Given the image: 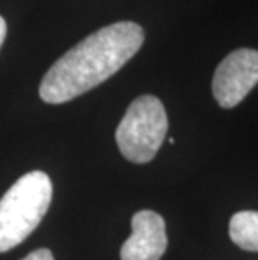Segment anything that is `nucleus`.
<instances>
[{"instance_id": "nucleus-1", "label": "nucleus", "mask_w": 258, "mask_h": 260, "mask_svg": "<svg viewBox=\"0 0 258 260\" xmlns=\"http://www.w3.org/2000/svg\"><path fill=\"white\" fill-rule=\"evenodd\" d=\"M144 30L131 20L114 22L92 32L52 64L41 82L44 103L62 104L94 89L136 56Z\"/></svg>"}, {"instance_id": "nucleus-2", "label": "nucleus", "mask_w": 258, "mask_h": 260, "mask_svg": "<svg viewBox=\"0 0 258 260\" xmlns=\"http://www.w3.org/2000/svg\"><path fill=\"white\" fill-rule=\"evenodd\" d=\"M52 181L44 171H30L15 181L0 200V253L24 242L47 213Z\"/></svg>"}, {"instance_id": "nucleus-3", "label": "nucleus", "mask_w": 258, "mask_h": 260, "mask_svg": "<svg viewBox=\"0 0 258 260\" xmlns=\"http://www.w3.org/2000/svg\"><path fill=\"white\" fill-rule=\"evenodd\" d=\"M168 133V116L156 96L144 94L129 104L116 129L121 154L133 163H150L161 148Z\"/></svg>"}, {"instance_id": "nucleus-4", "label": "nucleus", "mask_w": 258, "mask_h": 260, "mask_svg": "<svg viewBox=\"0 0 258 260\" xmlns=\"http://www.w3.org/2000/svg\"><path fill=\"white\" fill-rule=\"evenodd\" d=\"M258 84V51L237 49L225 57L213 76V96L225 109H232Z\"/></svg>"}, {"instance_id": "nucleus-5", "label": "nucleus", "mask_w": 258, "mask_h": 260, "mask_svg": "<svg viewBox=\"0 0 258 260\" xmlns=\"http://www.w3.org/2000/svg\"><path fill=\"white\" fill-rule=\"evenodd\" d=\"M133 234L121 247V260H159L166 252L168 237L163 217L141 210L131 220Z\"/></svg>"}, {"instance_id": "nucleus-6", "label": "nucleus", "mask_w": 258, "mask_h": 260, "mask_svg": "<svg viewBox=\"0 0 258 260\" xmlns=\"http://www.w3.org/2000/svg\"><path fill=\"white\" fill-rule=\"evenodd\" d=\"M230 239L243 250L258 252V212L243 210L230 220Z\"/></svg>"}, {"instance_id": "nucleus-7", "label": "nucleus", "mask_w": 258, "mask_h": 260, "mask_svg": "<svg viewBox=\"0 0 258 260\" xmlns=\"http://www.w3.org/2000/svg\"><path fill=\"white\" fill-rule=\"evenodd\" d=\"M22 260H54V255L49 248H37V250L30 252L29 255Z\"/></svg>"}, {"instance_id": "nucleus-8", "label": "nucleus", "mask_w": 258, "mask_h": 260, "mask_svg": "<svg viewBox=\"0 0 258 260\" xmlns=\"http://www.w3.org/2000/svg\"><path fill=\"white\" fill-rule=\"evenodd\" d=\"M5 36H7V24H5L4 17H0V49H2V44L5 41Z\"/></svg>"}]
</instances>
